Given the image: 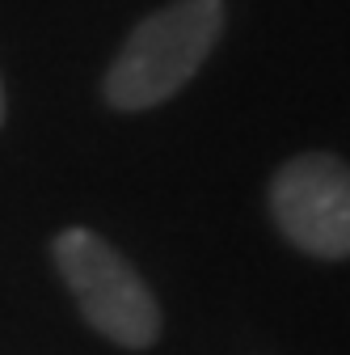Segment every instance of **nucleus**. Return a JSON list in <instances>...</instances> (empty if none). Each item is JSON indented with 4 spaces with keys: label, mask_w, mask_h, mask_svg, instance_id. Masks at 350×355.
Instances as JSON below:
<instances>
[{
    "label": "nucleus",
    "mask_w": 350,
    "mask_h": 355,
    "mask_svg": "<svg viewBox=\"0 0 350 355\" xmlns=\"http://www.w3.org/2000/svg\"><path fill=\"white\" fill-rule=\"evenodd\" d=\"M224 30L220 0H178L131 30L127 47L106 72V98L118 110H148L169 102L203 68Z\"/></svg>",
    "instance_id": "nucleus-1"
},
{
    "label": "nucleus",
    "mask_w": 350,
    "mask_h": 355,
    "mask_svg": "<svg viewBox=\"0 0 350 355\" xmlns=\"http://www.w3.org/2000/svg\"><path fill=\"white\" fill-rule=\"evenodd\" d=\"M55 266L98 334L118 347H152L160 338L156 296L106 237L89 229H64L55 237Z\"/></svg>",
    "instance_id": "nucleus-2"
},
{
    "label": "nucleus",
    "mask_w": 350,
    "mask_h": 355,
    "mask_svg": "<svg viewBox=\"0 0 350 355\" xmlns=\"http://www.w3.org/2000/svg\"><path fill=\"white\" fill-rule=\"evenodd\" d=\"M270 211L291 245L313 258H350V165L329 153L291 157L270 182Z\"/></svg>",
    "instance_id": "nucleus-3"
},
{
    "label": "nucleus",
    "mask_w": 350,
    "mask_h": 355,
    "mask_svg": "<svg viewBox=\"0 0 350 355\" xmlns=\"http://www.w3.org/2000/svg\"><path fill=\"white\" fill-rule=\"evenodd\" d=\"M0 123H5V85H0Z\"/></svg>",
    "instance_id": "nucleus-4"
}]
</instances>
